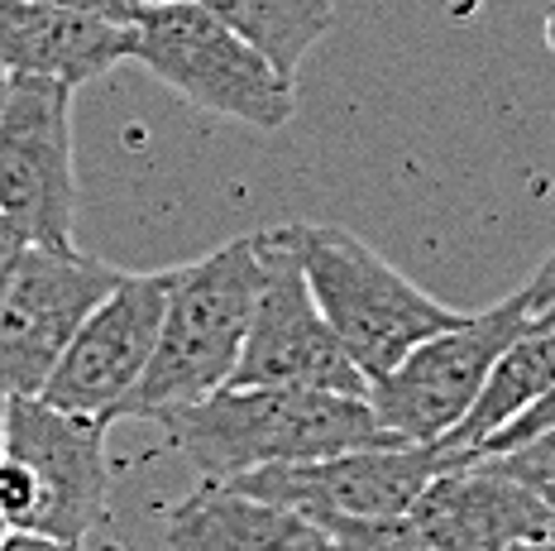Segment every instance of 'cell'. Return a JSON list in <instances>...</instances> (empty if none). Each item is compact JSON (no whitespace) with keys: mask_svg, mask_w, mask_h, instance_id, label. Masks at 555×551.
Returning a JSON list of instances; mask_svg holds the SVG:
<instances>
[{"mask_svg":"<svg viewBox=\"0 0 555 551\" xmlns=\"http://www.w3.org/2000/svg\"><path fill=\"white\" fill-rule=\"evenodd\" d=\"M139 5H172V0H139Z\"/></svg>","mask_w":555,"mask_h":551,"instance_id":"484cf974","label":"cell"},{"mask_svg":"<svg viewBox=\"0 0 555 551\" xmlns=\"http://www.w3.org/2000/svg\"><path fill=\"white\" fill-rule=\"evenodd\" d=\"M130 63L172 87L182 101L249 130H283L297 116V82L278 77L202 0L139 5L130 25Z\"/></svg>","mask_w":555,"mask_h":551,"instance_id":"277c9868","label":"cell"},{"mask_svg":"<svg viewBox=\"0 0 555 551\" xmlns=\"http://www.w3.org/2000/svg\"><path fill=\"white\" fill-rule=\"evenodd\" d=\"M263 240V289L249 317V336L230 384H293V388H326V394L364 398L369 379L335 341L311 297L287 226L259 231Z\"/></svg>","mask_w":555,"mask_h":551,"instance_id":"9c48e42d","label":"cell"},{"mask_svg":"<svg viewBox=\"0 0 555 551\" xmlns=\"http://www.w3.org/2000/svg\"><path fill=\"white\" fill-rule=\"evenodd\" d=\"M34 5H53V10H77V15H96L111 25H134L139 0H34Z\"/></svg>","mask_w":555,"mask_h":551,"instance_id":"44dd1931","label":"cell"},{"mask_svg":"<svg viewBox=\"0 0 555 551\" xmlns=\"http://www.w3.org/2000/svg\"><path fill=\"white\" fill-rule=\"evenodd\" d=\"M263 289V240L235 235L211 255L178 264L164 326L144 374L120 398L115 422H164L230 384Z\"/></svg>","mask_w":555,"mask_h":551,"instance_id":"6da1fadb","label":"cell"},{"mask_svg":"<svg viewBox=\"0 0 555 551\" xmlns=\"http://www.w3.org/2000/svg\"><path fill=\"white\" fill-rule=\"evenodd\" d=\"M551 388H555V312L537 317L522 336L507 341L503 355L493 360L489 379H483L474 408L436 441L446 451L450 470L465 465L469 451H479L493 432H503L513 418H522V412L537 403V398H546Z\"/></svg>","mask_w":555,"mask_h":551,"instance_id":"9a60e30c","label":"cell"},{"mask_svg":"<svg viewBox=\"0 0 555 551\" xmlns=\"http://www.w3.org/2000/svg\"><path fill=\"white\" fill-rule=\"evenodd\" d=\"M202 5L287 82H297V67L335 25L331 0H202Z\"/></svg>","mask_w":555,"mask_h":551,"instance_id":"2e32d148","label":"cell"},{"mask_svg":"<svg viewBox=\"0 0 555 551\" xmlns=\"http://www.w3.org/2000/svg\"><path fill=\"white\" fill-rule=\"evenodd\" d=\"M287 240L297 249V264H302V279L317 297L321 317L364 379L388 374L412 346L469 317L416 289L374 245H364L360 235L340 231V226L287 221Z\"/></svg>","mask_w":555,"mask_h":551,"instance_id":"3957f363","label":"cell"},{"mask_svg":"<svg viewBox=\"0 0 555 551\" xmlns=\"http://www.w3.org/2000/svg\"><path fill=\"white\" fill-rule=\"evenodd\" d=\"M408 523L436 551H503L555 537V513L493 461L441 470L408 509Z\"/></svg>","mask_w":555,"mask_h":551,"instance_id":"7c38bea8","label":"cell"},{"mask_svg":"<svg viewBox=\"0 0 555 551\" xmlns=\"http://www.w3.org/2000/svg\"><path fill=\"white\" fill-rule=\"evenodd\" d=\"M125 59H130V25L34 5V0H0V67L5 73L53 77L77 91Z\"/></svg>","mask_w":555,"mask_h":551,"instance_id":"4fadbf2b","label":"cell"},{"mask_svg":"<svg viewBox=\"0 0 555 551\" xmlns=\"http://www.w3.org/2000/svg\"><path fill=\"white\" fill-rule=\"evenodd\" d=\"M503 551H555V537H537V542H517V547H503Z\"/></svg>","mask_w":555,"mask_h":551,"instance_id":"cb8c5ba5","label":"cell"},{"mask_svg":"<svg viewBox=\"0 0 555 551\" xmlns=\"http://www.w3.org/2000/svg\"><path fill=\"white\" fill-rule=\"evenodd\" d=\"M441 470H450V461L436 441H392L340 451L307 465L249 470V475L221 479V485L269 499L278 509H293L317 527H331L354 518H408L416 494Z\"/></svg>","mask_w":555,"mask_h":551,"instance_id":"ba28073f","label":"cell"},{"mask_svg":"<svg viewBox=\"0 0 555 551\" xmlns=\"http://www.w3.org/2000/svg\"><path fill=\"white\" fill-rule=\"evenodd\" d=\"M0 451L34 479V518L25 533L82 542L111 509L106 422L57 412L43 398H10L0 412Z\"/></svg>","mask_w":555,"mask_h":551,"instance_id":"30bf717a","label":"cell"},{"mask_svg":"<svg viewBox=\"0 0 555 551\" xmlns=\"http://www.w3.org/2000/svg\"><path fill=\"white\" fill-rule=\"evenodd\" d=\"M125 273L77 245H25L0 307V412L10 398H39L77 326Z\"/></svg>","mask_w":555,"mask_h":551,"instance_id":"52a82bcc","label":"cell"},{"mask_svg":"<svg viewBox=\"0 0 555 551\" xmlns=\"http://www.w3.org/2000/svg\"><path fill=\"white\" fill-rule=\"evenodd\" d=\"M158 427L202 479H235L269 465L326 461L360 446H392L364 398L293 384H225Z\"/></svg>","mask_w":555,"mask_h":551,"instance_id":"7a4b0ae2","label":"cell"},{"mask_svg":"<svg viewBox=\"0 0 555 551\" xmlns=\"http://www.w3.org/2000/svg\"><path fill=\"white\" fill-rule=\"evenodd\" d=\"M172 551H335L331 533L293 509H278L269 499H254L202 479L178 509L168 513Z\"/></svg>","mask_w":555,"mask_h":551,"instance_id":"5bb4252c","label":"cell"},{"mask_svg":"<svg viewBox=\"0 0 555 551\" xmlns=\"http://www.w3.org/2000/svg\"><path fill=\"white\" fill-rule=\"evenodd\" d=\"M331 5H335V0H331Z\"/></svg>","mask_w":555,"mask_h":551,"instance_id":"83f0119b","label":"cell"},{"mask_svg":"<svg viewBox=\"0 0 555 551\" xmlns=\"http://www.w3.org/2000/svg\"><path fill=\"white\" fill-rule=\"evenodd\" d=\"M489 461L499 465L503 475H513L517 485H527L555 513V427L527 436L522 446H513V451H503V456H489Z\"/></svg>","mask_w":555,"mask_h":551,"instance_id":"e0dca14e","label":"cell"},{"mask_svg":"<svg viewBox=\"0 0 555 551\" xmlns=\"http://www.w3.org/2000/svg\"><path fill=\"white\" fill-rule=\"evenodd\" d=\"M25 249V240L10 221H0V307H5V293H10V273H15V259Z\"/></svg>","mask_w":555,"mask_h":551,"instance_id":"603a6c76","label":"cell"},{"mask_svg":"<svg viewBox=\"0 0 555 551\" xmlns=\"http://www.w3.org/2000/svg\"><path fill=\"white\" fill-rule=\"evenodd\" d=\"M172 269L158 273H125L115 289L101 297V307L77 326L73 346L53 364L49 384H43V403L57 412H77V418L115 422L120 398L144 374L149 355H154L158 326H164Z\"/></svg>","mask_w":555,"mask_h":551,"instance_id":"8fae6325","label":"cell"},{"mask_svg":"<svg viewBox=\"0 0 555 551\" xmlns=\"http://www.w3.org/2000/svg\"><path fill=\"white\" fill-rule=\"evenodd\" d=\"M335 551H436L408 518H354L326 527Z\"/></svg>","mask_w":555,"mask_h":551,"instance_id":"ac0fdd59","label":"cell"},{"mask_svg":"<svg viewBox=\"0 0 555 551\" xmlns=\"http://www.w3.org/2000/svg\"><path fill=\"white\" fill-rule=\"evenodd\" d=\"M0 533H5V523H0Z\"/></svg>","mask_w":555,"mask_h":551,"instance_id":"4316f807","label":"cell"},{"mask_svg":"<svg viewBox=\"0 0 555 551\" xmlns=\"http://www.w3.org/2000/svg\"><path fill=\"white\" fill-rule=\"evenodd\" d=\"M531 317L517 297L469 312L460 326L426 336L392 364L388 374L369 379L364 403L392 441H441L460 418L474 408L493 360L513 336H522Z\"/></svg>","mask_w":555,"mask_h":551,"instance_id":"8992f818","label":"cell"},{"mask_svg":"<svg viewBox=\"0 0 555 551\" xmlns=\"http://www.w3.org/2000/svg\"><path fill=\"white\" fill-rule=\"evenodd\" d=\"M513 297H517V303H522V312H527L531 321H537V317H551V312H555V249H551L546 259H541V269L531 273V279H527V283H522V289H517Z\"/></svg>","mask_w":555,"mask_h":551,"instance_id":"ffe728a7","label":"cell"},{"mask_svg":"<svg viewBox=\"0 0 555 551\" xmlns=\"http://www.w3.org/2000/svg\"><path fill=\"white\" fill-rule=\"evenodd\" d=\"M5 87H10V73H5V67H0V101H5Z\"/></svg>","mask_w":555,"mask_h":551,"instance_id":"d4e9b609","label":"cell"},{"mask_svg":"<svg viewBox=\"0 0 555 551\" xmlns=\"http://www.w3.org/2000/svg\"><path fill=\"white\" fill-rule=\"evenodd\" d=\"M0 551H82V542H57L43 533H0Z\"/></svg>","mask_w":555,"mask_h":551,"instance_id":"7402d4cb","label":"cell"},{"mask_svg":"<svg viewBox=\"0 0 555 551\" xmlns=\"http://www.w3.org/2000/svg\"><path fill=\"white\" fill-rule=\"evenodd\" d=\"M0 221L25 245L67 249L77 226L73 87L10 73L0 101Z\"/></svg>","mask_w":555,"mask_h":551,"instance_id":"5b68a950","label":"cell"},{"mask_svg":"<svg viewBox=\"0 0 555 551\" xmlns=\"http://www.w3.org/2000/svg\"><path fill=\"white\" fill-rule=\"evenodd\" d=\"M546 427H555V388L546 398H537L522 418H513L503 432H493L489 441L479 446V451H469V461H489V456H503V451H513V446H522L527 436H537V432H546ZM465 461V465H469Z\"/></svg>","mask_w":555,"mask_h":551,"instance_id":"d6986e66","label":"cell"}]
</instances>
